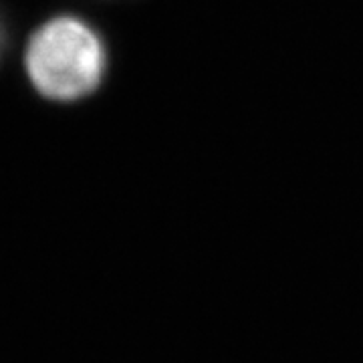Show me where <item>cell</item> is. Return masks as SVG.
Masks as SVG:
<instances>
[{"label": "cell", "instance_id": "obj_1", "mask_svg": "<svg viewBox=\"0 0 363 363\" xmlns=\"http://www.w3.org/2000/svg\"><path fill=\"white\" fill-rule=\"evenodd\" d=\"M25 69L33 87L51 101H79L101 85L107 51L97 30L77 16H57L26 43Z\"/></svg>", "mask_w": 363, "mask_h": 363}, {"label": "cell", "instance_id": "obj_2", "mask_svg": "<svg viewBox=\"0 0 363 363\" xmlns=\"http://www.w3.org/2000/svg\"><path fill=\"white\" fill-rule=\"evenodd\" d=\"M4 47H6V28H4V23L0 21V59H2Z\"/></svg>", "mask_w": 363, "mask_h": 363}]
</instances>
